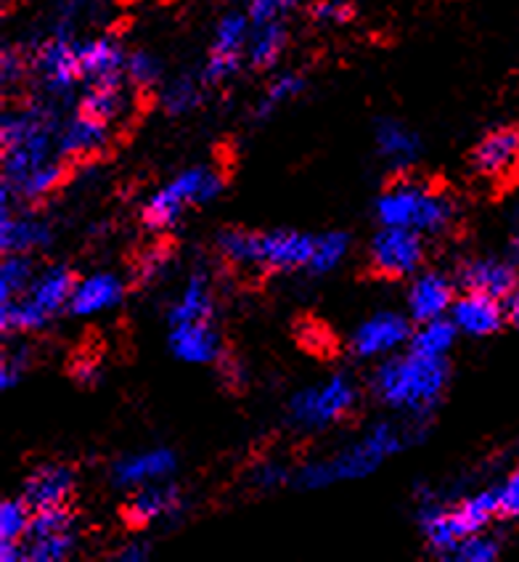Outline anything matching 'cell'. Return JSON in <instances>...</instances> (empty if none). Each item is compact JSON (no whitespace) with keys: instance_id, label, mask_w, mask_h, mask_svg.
<instances>
[{"instance_id":"1","label":"cell","mask_w":519,"mask_h":562,"mask_svg":"<svg viewBox=\"0 0 519 562\" xmlns=\"http://www.w3.org/2000/svg\"><path fill=\"white\" fill-rule=\"evenodd\" d=\"M421 436H425V422L421 419L406 417V422H376L366 436L345 446L331 459L305 464L294 477V483L305 491H318L335 483L361 481V477L380 470L382 462H387L397 451L416 443Z\"/></svg>"},{"instance_id":"2","label":"cell","mask_w":519,"mask_h":562,"mask_svg":"<svg viewBox=\"0 0 519 562\" xmlns=\"http://www.w3.org/2000/svg\"><path fill=\"white\" fill-rule=\"evenodd\" d=\"M451 369L445 359L425 356L408 350V353L387 356L374 376H371V391L376 401L408 419L427 422L429 414L443 401Z\"/></svg>"},{"instance_id":"3","label":"cell","mask_w":519,"mask_h":562,"mask_svg":"<svg viewBox=\"0 0 519 562\" xmlns=\"http://www.w3.org/2000/svg\"><path fill=\"white\" fill-rule=\"evenodd\" d=\"M59 133L61 127L56 123L54 112H48L46 106H24V110L5 112L0 120L3 183L16 187L32 170L61 157Z\"/></svg>"},{"instance_id":"4","label":"cell","mask_w":519,"mask_h":562,"mask_svg":"<svg viewBox=\"0 0 519 562\" xmlns=\"http://www.w3.org/2000/svg\"><path fill=\"white\" fill-rule=\"evenodd\" d=\"M316 250V236L303 232H245L228 228L217 236V252L230 266L266 271H305Z\"/></svg>"},{"instance_id":"5","label":"cell","mask_w":519,"mask_h":562,"mask_svg":"<svg viewBox=\"0 0 519 562\" xmlns=\"http://www.w3.org/2000/svg\"><path fill=\"white\" fill-rule=\"evenodd\" d=\"M374 215L380 226L411 228L421 236L443 234L456 218V204L443 191L416 181H395L374 202Z\"/></svg>"},{"instance_id":"6","label":"cell","mask_w":519,"mask_h":562,"mask_svg":"<svg viewBox=\"0 0 519 562\" xmlns=\"http://www.w3.org/2000/svg\"><path fill=\"white\" fill-rule=\"evenodd\" d=\"M493 517H498V496L496 488L479 491V494L466 496L453 507H443L435 499H421L419 526L425 533L427 547L438 558H451L459 541L466 536L483 533L490 526Z\"/></svg>"},{"instance_id":"7","label":"cell","mask_w":519,"mask_h":562,"mask_svg":"<svg viewBox=\"0 0 519 562\" xmlns=\"http://www.w3.org/2000/svg\"><path fill=\"white\" fill-rule=\"evenodd\" d=\"M223 187H226V178H223L215 168H207V165H196V168L178 172L172 181L159 187L149 200L144 202V210H140L144 226L149 228V232L172 228L189 207H194V204H207L213 202L215 196H221Z\"/></svg>"},{"instance_id":"8","label":"cell","mask_w":519,"mask_h":562,"mask_svg":"<svg viewBox=\"0 0 519 562\" xmlns=\"http://www.w3.org/2000/svg\"><path fill=\"white\" fill-rule=\"evenodd\" d=\"M358 401H361V391L356 382L345 374H335L294 395L286 408V419L303 432L329 430V427L342 425L356 412Z\"/></svg>"},{"instance_id":"9","label":"cell","mask_w":519,"mask_h":562,"mask_svg":"<svg viewBox=\"0 0 519 562\" xmlns=\"http://www.w3.org/2000/svg\"><path fill=\"white\" fill-rule=\"evenodd\" d=\"M32 69L48 93L64 95L82 80L80 43L72 41L67 27H54L43 43H37L32 54Z\"/></svg>"},{"instance_id":"10","label":"cell","mask_w":519,"mask_h":562,"mask_svg":"<svg viewBox=\"0 0 519 562\" xmlns=\"http://www.w3.org/2000/svg\"><path fill=\"white\" fill-rule=\"evenodd\" d=\"M371 268L384 279H406L425 263V236L411 228L382 226L371 239Z\"/></svg>"},{"instance_id":"11","label":"cell","mask_w":519,"mask_h":562,"mask_svg":"<svg viewBox=\"0 0 519 562\" xmlns=\"http://www.w3.org/2000/svg\"><path fill=\"white\" fill-rule=\"evenodd\" d=\"M249 35H252V19L239 11H230L217 22L213 48L202 69V80L207 86H221L239 72L241 59L247 56Z\"/></svg>"},{"instance_id":"12","label":"cell","mask_w":519,"mask_h":562,"mask_svg":"<svg viewBox=\"0 0 519 562\" xmlns=\"http://www.w3.org/2000/svg\"><path fill=\"white\" fill-rule=\"evenodd\" d=\"M0 250L3 255H30L50 245V226L32 213H16V194L3 183L0 191Z\"/></svg>"},{"instance_id":"13","label":"cell","mask_w":519,"mask_h":562,"mask_svg":"<svg viewBox=\"0 0 519 562\" xmlns=\"http://www.w3.org/2000/svg\"><path fill=\"white\" fill-rule=\"evenodd\" d=\"M411 324L395 311H382L369 316L352 335V353L358 359H387L406 342H411Z\"/></svg>"},{"instance_id":"14","label":"cell","mask_w":519,"mask_h":562,"mask_svg":"<svg viewBox=\"0 0 519 562\" xmlns=\"http://www.w3.org/2000/svg\"><path fill=\"white\" fill-rule=\"evenodd\" d=\"M506 303L498 297L479 295V292H464L453 300L451 322L456 324L459 335L466 337H490L501 331L506 322Z\"/></svg>"},{"instance_id":"15","label":"cell","mask_w":519,"mask_h":562,"mask_svg":"<svg viewBox=\"0 0 519 562\" xmlns=\"http://www.w3.org/2000/svg\"><path fill=\"white\" fill-rule=\"evenodd\" d=\"M459 286L464 292H479L506 300L519 286L515 263L501 258H474L459 268Z\"/></svg>"},{"instance_id":"16","label":"cell","mask_w":519,"mask_h":562,"mask_svg":"<svg viewBox=\"0 0 519 562\" xmlns=\"http://www.w3.org/2000/svg\"><path fill=\"white\" fill-rule=\"evenodd\" d=\"M183 507L181 491L172 483H149L140 485L133 494V499L125 504L123 517L131 528H146L151 522L165 520V517H176Z\"/></svg>"},{"instance_id":"17","label":"cell","mask_w":519,"mask_h":562,"mask_svg":"<svg viewBox=\"0 0 519 562\" xmlns=\"http://www.w3.org/2000/svg\"><path fill=\"white\" fill-rule=\"evenodd\" d=\"M474 170L490 181L509 178L519 168V131L517 127H498L474 146Z\"/></svg>"},{"instance_id":"18","label":"cell","mask_w":519,"mask_h":562,"mask_svg":"<svg viewBox=\"0 0 519 562\" xmlns=\"http://www.w3.org/2000/svg\"><path fill=\"white\" fill-rule=\"evenodd\" d=\"M176 453L170 449H149L131 453V457L120 459L112 468V483L123 491H136L140 485L168 481L176 472Z\"/></svg>"},{"instance_id":"19","label":"cell","mask_w":519,"mask_h":562,"mask_svg":"<svg viewBox=\"0 0 519 562\" xmlns=\"http://www.w3.org/2000/svg\"><path fill=\"white\" fill-rule=\"evenodd\" d=\"M75 494V472L64 464H43L27 477L22 488V499L32 513L50 507H67Z\"/></svg>"},{"instance_id":"20","label":"cell","mask_w":519,"mask_h":562,"mask_svg":"<svg viewBox=\"0 0 519 562\" xmlns=\"http://www.w3.org/2000/svg\"><path fill=\"white\" fill-rule=\"evenodd\" d=\"M453 281L438 271H427L411 281L408 290V316L416 324L432 322V318H443L451 313V305L456 295H453Z\"/></svg>"},{"instance_id":"21","label":"cell","mask_w":519,"mask_h":562,"mask_svg":"<svg viewBox=\"0 0 519 562\" xmlns=\"http://www.w3.org/2000/svg\"><path fill=\"white\" fill-rule=\"evenodd\" d=\"M170 353L191 367H207V363L221 361L223 340L210 322L181 324V327H170Z\"/></svg>"},{"instance_id":"22","label":"cell","mask_w":519,"mask_h":562,"mask_svg":"<svg viewBox=\"0 0 519 562\" xmlns=\"http://www.w3.org/2000/svg\"><path fill=\"white\" fill-rule=\"evenodd\" d=\"M374 146L382 162L395 172L411 170L421 155V138L416 136L411 127L397 123V120H380L376 123Z\"/></svg>"},{"instance_id":"23","label":"cell","mask_w":519,"mask_h":562,"mask_svg":"<svg viewBox=\"0 0 519 562\" xmlns=\"http://www.w3.org/2000/svg\"><path fill=\"white\" fill-rule=\"evenodd\" d=\"M125 295L123 279L114 273H93V277L80 279L75 284L72 297H69V313L72 316H99V313L112 311L120 305Z\"/></svg>"},{"instance_id":"24","label":"cell","mask_w":519,"mask_h":562,"mask_svg":"<svg viewBox=\"0 0 519 562\" xmlns=\"http://www.w3.org/2000/svg\"><path fill=\"white\" fill-rule=\"evenodd\" d=\"M82 80L88 82H123L127 78V54L112 37H93L80 43Z\"/></svg>"},{"instance_id":"25","label":"cell","mask_w":519,"mask_h":562,"mask_svg":"<svg viewBox=\"0 0 519 562\" xmlns=\"http://www.w3.org/2000/svg\"><path fill=\"white\" fill-rule=\"evenodd\" d=\"M109 144V123L91 114L77 112L59 133V155L64 159H82L99 155Z\"/></svg>"},{"instance_id":"26","label":"cell","mask_w":519,"mask_h":562,"mask_svg":"<svg viewBox=\"0 0 519 562\" xmlns=\"http://www.w3.org/2000/svg\"><path fill=\"white\" fill-rule=\"evenodd\" d=\"M75 284V273L69 271L67 266H50L43 273H35V279H32L24 297H27L37 311H43L48 318H54L56 313L69 308V297H72Z\"/></svg>"},{"instance_id":"27","label":"cell","mask_w":519,"mask_h":562,"mask_svg":"<svg viewBox=\"0 0 519 562\" xmlns=\"http://www.w3.org/2000/svg\"><path fill=\"white\" fill-rule=\"evenodd\" d=\"M215 313V297L213 284H210L207 273H194L185 281V286L178 295L176 303L168 313L170 327H181V324H199V322H213Z\"/></svg>"},{"instance_id":"28","label":"cell","mask_w":519,"mask_h":562,"mask_svg":"<svg viewBox=\"0 0 519 562\" xmlns=\"http://www.w3.org/2000/svg\"><path fill=\"white\" fill-rule=\"evenodd\" d=\"M127 110L123 82H88V91L80 99V112L91 114L104 123H117Z\"/></svg>"},{"instance_id":"29","label":"cell","mask_w":519,"mask_h":562,"mask_svg":"<svg viewBox=\"0 0 519 562\" xmlns=\"http://www.w3.org/2000/svg\"><path fill=\"white\" fill-rule=\"evenodd\" d=\"M286 48V27L284 22H266L252 24V35H249L247 61L255 69H271L279 64L281 54Z\"/></svg>"},{"instance_id":"30","label":"cell","mask_w":519,"mask_h":562,"mask_svg":"<svg viewBox=\"0 0 519 562\" xmlns=\"http://www.w3.org/2000/svg\"><path fill=\"white\" fill-rule=\"evenodd\" d=\"M459 329L451 318H432V322L419 324V329L411 335V350L425 356H438V359H445L448 350L456 342Z\"/></svg>"},{"instance_id":"31","label":"cell","mask_w":519,"mask_h":562,"mask_svg":"<svg viewBox=\"0 0 519 562\" xmlns=\"http://www.w3.org/2000/svg\"><path fill=\"white\" fill-rule=\"evenodd\" d=\"M204 82L202 78H191V75H181V78H176L168 86L162 88V95H159V101H162V110L172 114V117H183V114L194 112L199 104H202V95H204Z\"/></svg>"},{"instance_id":"32","label":"cell","mask_w":519,"mask_h":562,"mask_svg":"<svg viewBox=\"0 0 519 562\" xmlns=\"http://www.w3.org/2000/svg\"><path fill=\"white\" fill-rule=\"evenodd\" d=\"M305 91V78L300 72H281L279 78L271 80V86L266 88V93L260 95L258 106H255V117L268 120L273 117L281 106H286L290 101L297 99Z\"/></svg>"},{"instance_id":"33","label":"cell","mask_w":519,"mask_h":562,"mask_svg":"<svg viewBox=\"0 0 519 562\" xmlns=\"http://www.w3.org/2000/svg\"><path fill=\"white\" fill-rule=\"evenodd\" d=\"M64 181V165H61V157L50 159V162L41 165L37 170H32L24 181H19L16 187H9L11 191L16 194V200H27V202H35V200H46V196L54 191L59 183Z\"/></svg>"},{"instance_id":"34","label":"cell","mask_w":519,"mask_h":562,"mask_svg":"<svg viewBox=\"0 0 519 562\" xmlns=\"http://www.w3.org/2000/svg\"><path fill=\"white\" fill-rule=\"evenodd\" d=\"M32 279H35V268H32L30 255H3V266H0V303L22 297L30 290Z\"/></svg>"},{"instance_id":"35","label":"cell","mask_w":519,"mask_h":562,"mask_svg":"<svg viewBox=\"0 0 519 562\" xmlns=\"http://www.w3.org/2000/svg\"><path fill=\"white\" fill-rule=\"evenodd\" d=\"M350 250V236L342 232H329L316 236V250H313L311 263H307L305 271L311 277H324V273H331L335 268L342 263L345 255Z\"/></svg>"},{"instance_id":"36","label":"cell","mask_w":519,"mask_h":562,"mask_svg":"<svg viewBox=\"0 0 519 562\" xmlns=\"http://www.w3.org/2000/svg\"><path fill=\"white\" fill-rule=\"evenodd\" d=\"M30 562H61L75 552V533H54L41 536V539H27L24 544Z\"/></svg>"},{"instance_id":"37","label":"cell","mask_w":519,"mask_h":562,"mask_svg":"<svg viewBox=\"0 0 519 562\" xmlns=\"http://www.w3.org/2000/svg\"><path fill=\"white\" fill-rule=\"evenodd\" d=\"M32 522V509L24 499L3 502L0 507V541H22L27 539Z\"/></svg>"},{"instance_id":"38","label":"cell","mask_w":519,"mask_h":562,"mask_svg":"<svg viewBox=\"0 0 519 562\" xmlns=\"http://www.w3.org/2000/svg\"><path fill=\"white\" fill-rule=\"evenodd\" d=\"M501 554V544H498V539H493V536H485L483 533H474V536H466L464 541H459L456 549L451 552V558L448 560H456V562H493Z\"/></svg>"},{"instance_id":"39","label":"cell","mask_w":519,"mask_h":562,"mask_svg":"<svg viewBox=\"0 0 519 562\" xmlns=\"http://www.w3.org/2000/svg\"><path fill=\"white\" fill-rule=\"evenodd\" d=\"M127 80L136 88H151L162 78V64L149 50H133L127 56Z\"/></svg>"},{"instance_id":"40","label":"cell","mask_w":519,"mask_h":562,"mask_svg":"<svg viewBox=\"0 0 519 562\" xmlns=\"http://www.w3.org/2000/svg\"><path fill=\"white\" fill-rule=\"evenodd\" d=\"M311 16L313 22L324 24V27H342V24H348L356 16V9H352L348 0H316L311 5Z\"/></svg>"},{"instance_id":"41","label":"cell","mask_w":519,"mask_h":562,"mask_svg":"<svg viewBox=\"0 0 519 562\" xmlns=\"http://www.w3.org/2000/svg\"><path fill=\"white\" fill-rule=\"evenodd\" d=\"M294 5L297 0H247V16L252 19V24L284 22Z\"/></svg>"},{"instance_id":"42","label":"cell","mask_w":519,"mask_h":562,"mask_svg":"<svg viewBox=\"0 0 519 562\" xmlns=\"http://www.w3.org/2000/svg\"><path fill=\"white\" fill-rule=\"evenodd\" d=\"M24 372H27V348L9 350L3 363H0V387L14 391L19 382L24 380Z\"/></svg>"},{"instance_id":"43","label":"cell","mask_w":519,"mask_h":562,"mask_svg":"<svg viewBox=\"0 0 519 562\" xmlns=\"http://www.w3.org/2000/svg\"><path fill=\"white\" fill-rule=\"evenodd\" d=\"M27 75V61H24V54L14 46L3 48V56H0V80H3L5 88H16L19 82Z\"/></svg>"},{"instance_id":"44","label":"cell","mask_w":519,"mask_h":562,"mask_svg":"<svg viewBox=\"0 0 519 562\" xmlns=\"http://www.w3.org/2000/svg\"><path fill=\"white\" fill-rule=\"evenodd\" d=\"M498 517H519V468L501 485H496Z\"/></svg>"},{"instance_id":"45","label":"cell","mask_w":519,"mask_h":562,"mask_svg":"<svg viewBox=\"0 0 519 562\" xmlns=\"http://www.w3.org/2000/svg\"><path fill=\"white\" fill-rule=\"evenodd\" d=\"M168 260H170V255H168V250H165V247H157V250L146 252L144 258H140V263H138V279L140 281L157 279L159 273L165 271V266H168Z\"/></svg>"},{"instance_id":"46","label":"cell","mask_w":519,"mask_h":562,"mask_svg":"<svg viewBox=\"0 0 519 562\" xmlns=\"http://www.w3.org/2000/svg\"><path fill=\"white\" fill-rule=\"evenodd\" d=\"M281 483H286V472L284 468H279V464L268 462L255 470V485H260V488L271 491V488H279Z\"/></svg>"},{"instance_id":"47","label":"cell","mask_w":519,"mask_h":562,"mask_svg":"<svg viewBox=\"0 0 519 562\" xmlns=\"http://www.w3.org/2000/svg\"><path fill=\"white\" fill-rule=\"evenodd\" d=\"M75 380L80 382V385H95L99 382V367H95L93 361H77L75 369H72Z\"/></svg>"},{"instance_id":"48","label":"cell","mask_w":519,"mask_h":562,"mask_svg":"<svg viewBox=\"0 0 519 562\" xmlns=\"http://www.w3.org/2000/svg\"><path fill=\"white\" fill-rule=\"evenodd\" d=\"M0 560L3 562L27 560V552H24L22 541H0Z\"/></svg>"},{"instance_id":"49","label":"cell","mask_w":519,"mask_h":562,"mask_svg":"<svg viewBox=\"0 0 519 562\" xmlns=\"http://www.w3.org/2000/svg\"><path fill=\"white\" fill-rule=\"evenodd\" d=\"M149 552H151V549L146 544H127V547L120 549L114 558H117L120 562H140V560L149 558Z\"/></svg>"},{"instance_id":"50","label":"cell","mask_w":519,"mask_h":562,"mask_svg":"<svg viewBox=\"0 0 519 562\" xmlns=\"http://www.w3.org/2000/svg\"><path fill=\"white\" fill-rule=\"evenodd\" d=\"M509 241H511V252H515L519 258V223L515 228H511V239Z\"/></svg>"}]
</instances>
